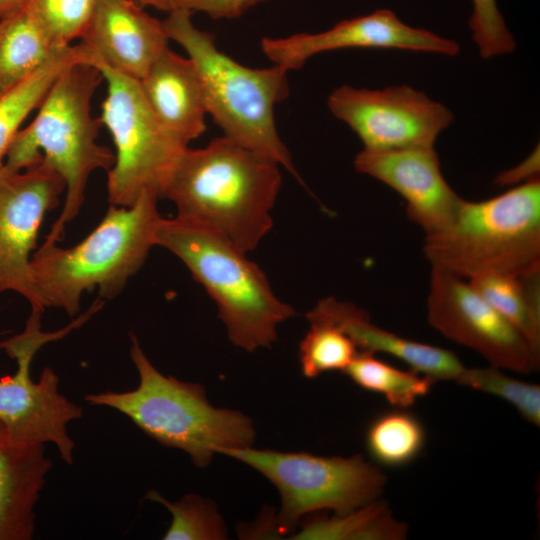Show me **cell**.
<instances>
[{
  "label": "cell",
  "mask_w": 540,
  "mask_h": 540,
  "mask_svg": "<svg viewBox=\"0 0 540 540\" xmlns=\"http://www.w3.org/2000/svg\"><path fill=\"white\" fill-rule=\"evenodd\" d=\"M279 164L223 136L187 148L162 198L177 216L198 222L244 252L271 230V210L281 186Z\"/></svg>",
  "instance_id": "1"
},
{
  "label": "cell",
  "mask_w": 540,
  "mask_h": 540,
  "mask_svg": "<svg viewBox=\"0 0 540 540\" xmlns=\"http://www.w3.org/2000/svg\"><path fill=\"white\" fill-rule=\"evenodd\" d=\"M102 80L100 70L89 61L67 67L48 90L34 120L18 131L0 169L6 174L19 172L43 158L63 177L64 205L44 243L62 240L66 225L83 205L90 174L114 165L115 154L97 143L103 124L91 115V100Z\"/></svg>",
  "instance_id": "2"
},
{
  "label": "cell",
  "mask_w": 540,
  "mask_h": 540,
  "mask_svg": "<svg viewBox=\"0 0 540 540\" xmlns=\"http://www.w3.org/2000/svg\"><path fill=\"white\" fill-rule=\"evenodd\" d=\"M159 199L144 191L129 207L110 205L100 223L73 247L43 243L32 254L31 271L46 308H61L74 317L84 292L96 289L102 300L118 296L156 246Z\"/></svg>",
  "instance_id": "3"
},
{
  "label": "cell",
  "mask_w": 540,
  "mask_h": 540,
  "mask_svg": "<svg viewBox=\"0 0 540 540\" xmlns=\"http://www.w3.org/2000/svg\"><path fill=\"white\" fill-rule=\"evenodd\" d=\"M192 12L168 11L162 21L169 39L176 41L194 63L204 90L207 113L224 136L286 168L299 178L291 154L279 137L274 108L289 94L288 70L241 65L219 50L213 34L195 27Z\"/></svg>",
  "instance_id": "4"
},
{
  "label": "cell",
  "mask_w": 540,
  "mask_h": 540,
  "mask_svg": "<svg viewBox=\"0 0 540 540\" xmlns=\"http://www.w3.org/2000/svg\"><path fill=\"white\" fill-rule=\"evenodd\" d=\"M155 242L178 257L216 302L237 347L248 352L270 347L277 339V326L296 315L246 252L210 228L177 215L162 217Z\"/></svg>",
  "instance_id": "5"
},
{
  "label": "cell",
  "mask_w": 540,
  "mask_h": 540,
  "mask_svg": "<svg viewBox=\"0 0 540 540\" xmlns=\"http://www.w3.org/2000/svg\"><path fill=\"white\" fill-rule=\"evenodd\" d=\"M130 356L139 374L136 389L87 394L94 406L113 408L160 444L185 451L204 468L222 449L252 446L255 430L243 413L213 407L199 383L184 382L159 372L130 335Z\"/></svg>",
  "instance_id": "6"
},
{
  "label": "cell",
  "mask_w": 540,
  "mask_h": 540,
  "mask_svg": "<svg viewBox=\"0 0 540 540\" xmlns=\"http://www.w3.org/2000/svg\"><path fill=\"white\" fill-rule=\"evenodd\" d=\"M431 267L461 278L540 271V180L482 201L462 199L451 223L427 234Z\"/></svg>",
  "instance_id": "7"
},
{
  "label": "cell",
  "mask_w": 540,
  "mask_h": 540,
  "mask_svg": "<svg viewBox=\"0 0 540 540\" xmlns=\"http://www.w3.org/2000/svg\"><path fill=\"white\" fill-rule=\"evenodd\" d=\"M99 298L67 326L53 332L41 329L43 312L31 309L25 328L0 342V348L16 361L13 375L0 378V444L9 449L26 450L53 443L60 457L73 463L75 443L68 435L69 422L82 417L80 406L59 390V377L45 367L37 382L31 377L34 356L45 344L57 341L82 326L104 306Z\"/></svg>",
  "instance_id": "8"
},
{
  "label": "cell",
  "mask_w": 540,
  "mask_h": 540,
  "mask_svg": "<svg viewBox=\"0 0 540 540\" xmlns=\"http://www.w3.org/2000/svg\"><path fill=\"white\" fill-rule=\"evenodd\" d=\"M264 475L281 495V510L271 530L289 533L302 517L321 510L347 514L381 495L386 476L361 455L324 457L305 452L258 450L251 446L219 451Z\"/></svg>",
  "instance_id": "9"
},
{
  "label": "cell",
  "mask_w": 540,
  "mask_h": 540,
  "mask_svg": "<svg viewBox=\"0 0 540 540\" xmlns=\"http://www.w3.org/2000/svg\"><path fill=\"white\" fill-rule=\"evenodd\" d=\"M89 62L107 82L100 120L110 131L116 149L114 165L107 175L109 204L129 207L144 191L162 198L188 145L158 121L139 80L112 69L91 54Z\"/></svg>",
  "instance_id": "10"
},
{
  "label": "cell",
  "mask_w": 540,
  "mask_h": 540,
  "mask_svg": "<svg viewBox=\"0 0 540 540\" xmlns=\"http://www.w3.org/2000/svg\"><path fill=\"white\" fill-rule=\"evenodd\" d=\"M327 105L371 151L434 146L454 121L449 108L409 85L376 90L342 85Z\"/></svg>",
  "instance_id": "11"
},
{
  "label": "cell",
  "mask_w": 540,
  "mask_h": 540,
  "mask_svg": "<svg viewBox=\"0 0 540 540\" xmlns=\"http://www.w3.org/2000/svg\"><path fill=\"white\" fill-rule=\"evenodd\" d=\"M427 318L446 338L483 356L492 366L521 374L539 368L537 353L520 332L463 278L431 267Z\"/></svg>",
  "instance_id": "12"
},
{
  "label": "cell",
  "mask_w": 540,
  "mask_h": 540,
  "mask_svg": "<svg viewBox=\"0 0 540 540\" xmlns=\"http://www.w3.org/2000/svg\"><path fill=\"white\" fill-rule=\"evenodd\" d=\"M65 188L43 158L19 172H0V295L16 292L41 312L46 306L33 279L32 251L46 213L58 206Z\"/></svg>",
  "instance_id": "13"
},
{
  "label": "cell",
  "mask_w": 540,
  "mask_h": 540,
  "mask_svg": "<svg viewBox=\"0 0 540 540\" xmlns=\"http://www.w3.org/2000/svg\"><path fill=\"white\" fill-rule=\"evenodd\" d=\"M347 48L399 49L446 56L460 51L454 40L410 26L388 9L343 20L319 33L264 37L261 41L263 53L288 71L301 68L316 54Z\"/></svg>",
  "instance_id": "14"
},
{
  "label": "cell",
  "mask_w": 540,
  "mask_h": 540,
  "mask_svg": "<svg viewBox=\"0 0 540 540\" xmlns=\"http://www.w3.org/2000/svg\"><path fill=\"white\" fill-rule=\"evenodd\" d=\"M354 167L401 195L406 201L408 218L425 235L448 226L463 199L444 178L434 146L387 151L363 149L356 155Z\"/></svg>",
  "instance_id": "15"
},
{
  "label": "cell",
  "mask_w": 540,
  "mask_h": 540,
  "mask_svg": "<svg viewBox=\"0 0 540 540\" xmlns=\"http://www.w3.org/2000/svg\"><path fill=\"white\" fill-rule=\"evenodd\" d=\"M81 39L93 57L136 80L145 76L169 40L162 21L135 0H96Z\"/></svg>",
  "instance_id": "16"
},
{
  "label": "cell",
  "mask_w": 540,
  "mask_h": 540,
  "mask_svg": "<svg viewBox=\"0 0 540 540\" xmlns=\"http://www.w3.org/2000/svg\"><path fill=\"white\" fill-rule=\"evenodd\" d=\"M309 323H326L346 333L361 351L385 353L436 381H455L465 368L450 350L412 341L374 324L368 312L351 302L326 297L306 313Z\"/></svg>",
  "instance_id": "17"
},
{
  "label": "cell",
  "mask_w": 540,
  "mask_h": 540,
  "mask_svg": "<svg viewBox=\"0 0 540 540\" xmlns=\"http://www.w3.org/2000/svg\"><path fill=\"white\" fill-rule=\"evenodd\" d=\"M143 95L158 121L188 145L206 129V99L199 73L190 58L169 47L139 80Z\"/></svg>",
  "instance_id": "18"
},
{
  "label": "cell",
  "mask_w": 540,
  "mask_h": 540,
  "mask_svg": "<svg viewBox=\"0 0 540 540\" xmlns=\"http://www.w3.org/2000/svg\"><path fill=\"white\" fill-rule=\"evenodd\" d=\"M52 462L45 447L9 449L0 444V540H30L35 507Z\"/></svg>",
  "instance_id": "19"
},
{
  "label": "cell",
  "mask_w": 540,
  "mask_h": 540,
  "mask_svg": "<svg viewBox=\"0 0 540 540\" xmlns=\"http://www.w3.org/2000/svg\"><path fill=\"white\" fill-rule=\"evenodd\" d=\"M66 48L56 47L25 8L1 19L0 99Z\"/></svg>",
  "instance_id": "20"
},
{
  "label": "cell",
  "mask_w": 540,
  "mask_h": 540,
  "mask_svg": "<svg viewBox=\"0 0 540 540\" xmlns=\"http://www.w3.org/2000/svg\"><path fill=\"white\" fill-rule=\"evenodd\" d=\"M469 283L540 354V271L487 274Z\"/></svg>",
  "instance_id": "21"
},
{
  "label": "cell",
  "mask_w": 540,
  "mask_h": 540,
  "mask_svg": "<svg viewBox=\"0 0 540 540\" xmlns=\"http://www.w3.org/2000/svg\"><path fill=\"white\" fill-rule=\"evenodd\" d=\"M88 58V51L82 43L70 45L0 99V169L24 119L39 107L67 67L78 61H88Z\"/></svg>",
  "instance_id": "22"
},
{
  "label": "cell",
  "mask_w": 540,
  "mask_h": 540,
  "mask_svg": "<svg viewBox=\"0 0 540 540\" xmlns=\"http://www.w3.org/2000/svg\"><path fill=\"white\" fill-rule=\"evenodd\" d=\"M408 527L378 499L347 514L317 517L305 522L292 539L402 540Z\"/></svg>",
  "instance_id": "23"
},
{
  "label": "cell",
  "mask_w": 540,
  "mask_h": 540,
  "mask_svg": "<svg viewBox=\"0 0 540 540\" xmlns=\"http://www.w3.org/2000/svg\"><path fill=\"white\" fill-rule=\"evenodd\" d=\"M344 372L357 386L382 395L398 409L412 406L437 382L412 369H398L365 351L358 352Z\"/></svg>",
  "instance_id": "24"
},
{
  "label": "cell",
  "mask_w": 540,
  "mask_h": 540,
  "mask_svg": "<svg viewBox=\"0 0 540 540\" xmlns=\"http://www.w3.org/2000/svg\"><path fill=\"white\" fill-rule=\"evenodd\" d=\"M426 431L412 413L393 410L378 415L369 424L365 443L369 455L380 465L402 467L422 452Z\"/></svg>",
  "instance_id": "25"
},
{
  "label": "cell",
  "mask_w": 540,
  "mask_h": 540,
  "mask_svg": "<svg viewBox=\"0 0 540 540\" xmlns=\"http://www.w3.org/2000/svg\"><path fill=\"white\" fill-rule=\"evenodd\" d=\"M147 499L165 506L172 515L165 540H221L227 538L224 521L215 503L199 495H185L177 502H169L156 490Z\"/></svg>",
  "instance_id": "26"
},
{
  "label": "cell",
  "mask_w": 540,
  "mask_h": 540,
  "mask_svg": "<svg viewBox=\"0 0 540 540\" xmlns=\"http://www.w3.org/2000/svg\"><path fill=\"white\" fill-rule=\"evenodd\" d=\"M311 327L299 345L301 372L315 378L325 372L345 371L358 353L352 339L335 326L310 323Z\"/></svg>",
  "instance_id": "27"
},
{
  "label": "cell",
  "mask_w": 540,
  "mask_h": 540,
  "mask_svg": "<svg viewBox=\"0 0 540 540\" xmlns=\"http://www.w3.org/2000/svg\"><path fill=\"white\" fill-rule=\"evenodd\" d=\"M455 382L497 396L510 403L529 423L540 425V386L501 372L495 366L464 368Z\"/></svg>",
  "instance_id": "28"
},
{
  "label": "cell",
  "mask_w": 540,
  "mask_h": 540,
  "mask_svg": "<svg viewBox=\"0 0 540 540\" xmlns=\"http://www.w3.org/2000/svg\"><path fill=\"white\" fill-rule=\"evenodd\" d=\"M96 0H28L25 9L58 48L82 38Z\"/></svg>",
  "instance_id": "29"
},
{
  "label": "cell",
  "mask_w": 540,
  "mask_h": 540,
  "mask_svg": "<svg viewBox=\"0 0 540 540\" xmlns=\"http://www.w3.org/2000/svg\"><path fill=\"white\" fill-rule=\"evenodd\" d=\"M469 28L483 59L511 53L516 42L496 0H471Z\"/></svg>",
  "instance_id": "30"
},
{
  "label": "cell",
  "mask_w": 540,
  "mask_h": 540,
  "mask_svg": "<svg viewBox=\"0 0 540 540\" xmlns=\"http://www.w3.org/2000/svg\"><path fill=\"white\" fill-rule=\"evenodd\" d=\"M141 5L153 6L166 12L182 8L202 12L213 19H234L265 0H135Z\"/></svg>",
  "instance_id": "31"
},
{
  "label": "cell",
  "mask_w": 540,
  "mask_h": 540,
  "mask_svg": "<svg viewBox=\"0 0 540 540\" xmlns=\"http://www.w3.org/2000/svg\"><path fill=\"white\" fill-rule=\"evenodd\" d=\"M539 177V149H535L521 164L498 175L495 183L501 186L519 185Z\"/></svg>",
  "instance_id": "32"
},
{
  "label": "cell",
  "mask_w": 540,
  "mask_h": 540,
  "mask_svg": "<svg viewBox=\"0 0 540 540\" xmlns=\"http://www.w3.org/2000/svg\"><path fill=\"white\" fill-rule=\"evenodd\" d=\"M28 0H0V20L22 10Z\"/></svg>",
  "instance_id": "33"
}]
</instances>
